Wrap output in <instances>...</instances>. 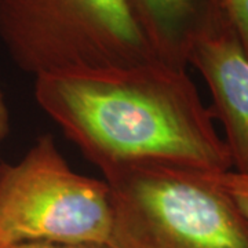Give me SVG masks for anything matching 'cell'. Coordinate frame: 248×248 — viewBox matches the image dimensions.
Masks as SVG:
<instances>
[{"label": "cell", "mask_w": 248, "mask_h": 248, "mask_svg": "<svg viewBox=\"0 0 248 248\" xmlns=\"http://www.w3.org/2000/svg\"><path fill=\"white\" fill-rule=\"evenodd\" d=\"M35 98L102 174L140 164L197 172L232 170L210 107L182 66L156 60L40 75Z\"/></svg>", "instance_id": "obj_1"}, {"label": "cell", "mask_w": 248, "mask_h": 248, "mask_svg": "<svg viewBox=\"0 0 248 248\" xmlns=\"http://www.w3.org/2000/svg\"><path fill=\"white\" fill-rule=\"evenodd\" d=\"M108 248H248V222L208 172L140 164L104 172Z\"/></svg>", "instance_id": "obj_2"}, {"label": "cell", "mask_w": 248, "mask_h": 248, "mask_svg": "<svg viewBox=\"0 0 248 248\" xmlns=\"http://www.w3.org/2000/svg\"><path fill=\"white\" fill-rule=\"evenodd\" d=\"M0 40L35 78L160 60L128 0H0Z\"/></svg>", "instance_id": "obj_3"}, {"label": "cell", "mask_w": 248, "mask_h": 248, "mask_svg": "<svg viewBox=\"0 0 248 248\" xmlns=\"http://www.w3.org/2000/svg\"><path fill=\"white\" fill-rule=\"evenodd\" d=\"M113 204L105 179L71 169L53 135L39 137L22 159L0 163V240L108 246Z\"/></svg>", "instance_id": "obj_4"}, {"label": "cell", "mask_w": 248, "mask_h": 248, "mask_svg": "<svg viewBox=\"0 0 248 248\" xmlns=\"http://www.w3.org/2000/svg\"><path fill=\"white\" fill-rule=\"evenodd\" d=\"M187 65L195 66L208 86L210 110L223 125L232 169L248 174V58L233 25L197 39Z\"/></svg>", "instance_id": "obj_5"}, {"label": "cell", "mask_w": 248, "mask_h": 248, "mask_svg": "<svg viewBox=\"0 0 248 248\" xmlns=\"http://www.w3.org/2000/svg\"><path fill=\"white\" fill-rule=\"evenodd\" d=\"M161 61L186 68L197 39L232 24L226 0H128Z\"/></svg>", "instance_id": "obj_6"}, {"label": "cell", "mask_w": 248, "mask_h": 248, "mask_svg": "<svg viewBox=\"0 0 248 248\" xmlns=\"http://www.w3.org/2000/svg\"><path fill=\"white\" fill-rule=\"evenodd\" d=\"M208 177L231 199L232 203L248 222V174L228 170L222 172H208Z\"/></svg>", "instance_id": "obj_7"}, {"label": "cell", "mask_w": 248, "mask_h": 248, "mask_svg": "<svg viewBox=\"0 0 248 248\" xmlns=\"http://www.w3.org/2000/svg\"><path fill=\"white\" fill-rule=\"evenodd\" d=\"M232 25L248 58V0H226Z\"/></svg>", "instance_id": "obj_8"}, {"label": "cell", "mask_w": 248, "mask_h": 248, "mask_svg": "<svg viewBox=\"0 0 248 248\" xmlns=\"http://www.w3.org/2000/svg\"><path fill=\"white\" fill-rule=\"evenodd\" d=\"M4 248H108L107 246L93 244H63V243H48V241H24L10 244Z\"/></svg>", "instance_id": "obj_9"}, {"label": "cell", "mask_w": 248, "mask_h": 248, "mask_svg": "<svg viewBox=\"0 0 248 248\" xmlns=\"http://www.w3.org/2000/svg\"><path fill=\"white\" fill-rule=\"evenodd\" d=\"M10 131V113L4 94L0 89V142L3 141Z\"/></svg>", "instance_id": "obj_10"}, {"label": "cell", "mask_w": 248, "mask_h": 248, "mask_svg": "<svg viewBox=\"0 0 248 248\" xmlns=\"http://www.w3.org/2000/svg\"><path fill=\"white\" fill-rule=\"evenodd\" d=\"M4 247H6V246H4V244H3V241L0 240V248H4Z\"/></svg>", "instance_id": "obj_11"}]
</instances>
